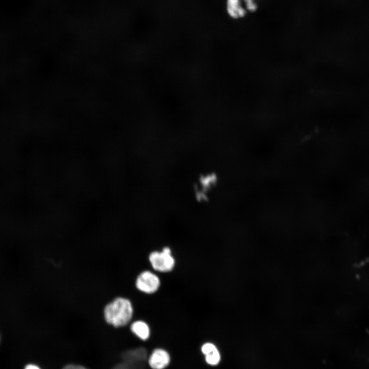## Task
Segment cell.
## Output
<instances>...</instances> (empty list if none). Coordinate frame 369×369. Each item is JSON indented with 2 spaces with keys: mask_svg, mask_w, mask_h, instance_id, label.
<instances>
[{
  "mask_svg": "<svg viewBox=\"0 0 369 369\" xmlns=\"http://www.w3.org/2000/svg\"><path fill=\"white\" fill-rule=\"evenodd\" d=\"M133 309L127 298L117 297L107 304L104 310L106 321L114 327L123 326L131 320Z\"/></svg>",
  "mask_w": 369,
  "mask_h": 369,
  "instance_id": "obj_1",
  "label": "cell"
},
{
  "mask_svg": "<svg viewBox=\"0 0 369 369\" xmlns=\"http://www.w3.org/2000/svg\"><path fill=\"white\" fill-rule=\"evenodd\" d=\"M153 268L157 271L167 272L171 271L175 265V260L171 250L166 247L162 251L152 252L149 257Z\"/></svg>",
  "mask_w": 369,
  "mask_h": 369,
  "instance_id": "obj_2",
  "label": "cell"
},
{
  "mask_svg": "<svg viewBox=\"0 0 369 369\" xmlns=\"http://www.w3.org/2000/svg\"><path fill=\"white\" fill-rule=\"evenodd\" d=\"M160 284L158 277L149 271H143L139 274L135 282L138 290L147 294L155 292L158 289Z\"/></svg>",
  "mask_w": 369,
  "mask_h": 369,
  "instance_id": "obj_3",
  "label": "cell"
},
{
  "mask_svg": "<svg viewBox=\"0 0 369 369\" xmlns=\"http://www.w3.org/2000/svg\"><path fill=\"white\" fill-rule=\"evenodd\" d=\"M148 361L152 369H165L170 364L171 357L166 350L156 348L149 356Z\"/></svg>",
  "mask_w": 369,
  "mask_h": 369,
  "instance_id": "obj_4",
  "label": "cell"
},
{
  "mask_svg": "<svg viewBox=\"0 0 369 369\" xmlns=\"http://www.w3.org/2000/svg\"><path fill=\"white\" fill-rule=\"evenodd\" d=\"M201 352L204 356L206 363L212 366L219 364L221 360V355L217 347L210 342L203 343L201 346Z\"/></svg>",
  "mask_w": 369,
  "mask_h": 369,
  "instance_id": "obj_5",
  "label": "cell"
},
{
  "mask_svg": "<svg viewBox=\"0 0 369 369\" xmlns=\"http://www.w3.org/2000/svg\"><path fill=\"white\" fill-rule=\"evenodd\" d=\"M121 358L124 361L144 364L148 358V353L146 348L138 347L124 352Z\"/></svg>",
  "mask_w": 369,
  "mask_h": 369,
  "instance_id": "obj_6",
  "label": "cell"
},
{
  "mask_svg": "<svg viewBox=\"0 0 369 369\" xmlns=\"http://www.w3.org/2000/svg\"><path fill=\"white\" fill-rule=\"evenodd\" d=\"M130 329L132 332L142 340H146L150 337V327L144 321H134L131 325Z\"/></svg>",
  "mask_w": 369,
  "mask_h": 369,
  "instance_id": "obj_7",
  "label": "cell"
},
{
  "mask_svg": "<svg viewBox=\"0 0 369 369\" xmlns=\"http://www.w3.org/2000/svg\"><path fill=\"white\" fill-rule=\"evenodd\" d=\"M144 364L135 363L124 361L122 363L118 364L113 369H142Z\"/></svg>",
  "mask_w": 369,
  "mask_h": 369,
  "instance_id": "obj_8",
  "label": "cell"
},
{
  "mask_svg": "<svg viewBox=\"0 0 369 369\" xmlns=\"http://www.w3.org/2000/svg\"><path fill=\"white\" fill-rule=\"evenodd\" d=\"M63 369H87L86 367L79 365L74 364H68L63 367Z\"/></svg>",
  "mask_w": 369,
  "mask_h": 369,
  "instance_id": "obj_9",
  "label": "cell"
},
{
  "mask_svg": "<svg viewBox=\"0 0 369 369\" xmlns=\"http://www.w3.org/2000/svg\"><path fill=\"white\" fill-rule=\"evenodd\" d=\"M25 369H40L38 366L34 364H28L27 365Z\"/></svg>",
  "mask_w": 369,
  "mask_h": 369,
  "instance_id": "obj_10",
  "label": "cell"
}]
</instances>
